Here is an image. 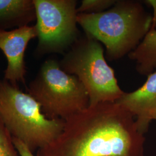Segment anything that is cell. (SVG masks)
I'll list each match as a JSON object with an SVG mask.
<instances>
[{
  "mask_svg": "<svg viewBox=\"0 0 156 156\" xmlns=\"http://www.w3.org/2000/svg\"><path fill=\"white\" fill-rule=\"evenodd\" d=\"M145 141L131 113L104 102L68 118L60 135L37 156H144Z\"/></svg>",
  "mask_w": 156,
  "mask_h": 156,
  "instance_id": "6da1fadb",
  "label": "cell"
},
{
  "mask_svg": "<svg viewBox=\"0 0 156 156\" xmlns=\"http://www.w3.org/2000/svg\"><path fill=\"white\" fill-rule=\"evenodd\" d=\"M78 25L84 35L100 42L108 61H115L133 51L151 28L152 16L134 0H117L99 13H78Z\"/></svg>",
  "mask_w": 156,
  "mask_h": 156,
  "instance_id": "7a4b0ae2",
  "label": "cell"
},
{
  "mask_svg": "<svg viewBox=\"0 0 156 156\" xmlns=\"http://www.w3.org/2000/svg\"><path fill=\"white\" fill-rule=\"evenodd\" d=\"M0 120L12 138L33 152L53 142L62 133L65 120L50 119L28 93L0 79Z\"/></svg>",
  "mask_w": 156,
  "mask_h": 156,
  "instance_id": "3957f363",
  "label": "cell"
},
{
  "mask_svg": "<svg viewBox=\"0 0 156 156\" xmlns=\"http://www.w3.org/2000/svg\"><path fill=\"white\" fill-rule=\"evenodd\" d=\"M66 73L76 76L89 97V106L115 102L125 92L120 87L113 69L106 62L105 50L97 40L84 35L59 62Z\"/></svg>",
  "mask_w": 156,
  "mask_h": 156,
  "instance_id": "277c9868",
  "label": "cell"
},
{
  "mask_svg": "<svg viewBox=\"0 0 156 156\" xmlns=\"http://www.w3.org/2000/svg\"><path fill=\"white\" fill-rule=\"evenodd\" d=\"M27 91L50 119L66 120L89 106V97L83 84L76 76L64 72L59 62L46 60Z\"/></svg>",
  "mask_w": 156,
  "mask_h": 156,
  "instance_id": "5b68a950",
  "label": "cell"
},
{
  "mask_svg": "<svg viewBox=\"0 0 156 156\" xmlns=\"http://www.w3.org/2000/svg\"><path fill=\"white\" fill-rule=\"evenodd\" d=\"M36 13L38 45L35 55L64 54L80 37L78 1L33 0Z\"/></svg>",
  "mask_w": 156,
  "mask_h": 156,
  "instance_id": "8992f818",
  "label": "cell"
},
{
  "mask_svg": "<svg viewBox=\"0 0 156 156\" xmlns=\"http://www.w3.org/2000/svg\"><path fill=\"white\" fill-rule=\"evenodd\" d=\"M35 38L37 30L35 25L0 31V50L7 61L4 79L14 86L25 84V51L30 41Z\"/></svg>",
  "mask_w": 156,
  "mask_h": 156,
  "instance_id": "52a82bcc",
  "label": "cell"
},
{
  "mask_svg": "<svg viewBox=\"0 0 156 156\" xmlns=\"http://www.w3.org/2000/svg\"><path fill=\"white\" fill-rule=\"evenodd\" d=\"M115 102L134 115L139 130L145 134L156 114V71L147 76L139 89L124 93Z\"/></svg>",
  "mask_w": 156,
  "mask_h": 156,
  "instance_id": "ba28073f",
  "label": "cell"
},
{
  "mask_svg": "<svg viewBox=\"0 0 156 156\" xmlns=\"http://www.w3.org/2000/svg\"><path fill=\"white\" fill-rule=\"evenodd\" d=\"M34 21L33 0H0V31L30 26Z\"/></svg>",
  "mask_w": 156,
  "mask_h": 156,
  "instance_id": "9c48e42d",
  "label": "cell"
},
{
  "mask_svg": "<svg viewBox=\"0 0 156 156\" xmlns=\"http://www.w3.org/2000/svg\"><path fill=\"white\" fill-rule=\"evenodd\" d=\"M136 63V70L148 76L156 70V30L151 28L135 50L128 55Z\"/></svg>",
  "mask_w": 156,
  "mask_h": 156,
  "instance_id": "30bf717a",
  "label": "cell"
},
{
  "mask_svg": "<svg viewBox=\"0 0 156 156\" xmlns=\"http://www.w3.org/2000/svg\"><path fill=\"white\" fill-rule=\"evenodd\" d=\"M117 0H83L78 7V13L94 14L106 11L110 9Z\"/></svg>",
  "mask_w": 156,
  "mask_h": 156,
  "instance_id": "8fae6325",
  "label": "cell"
},
{
  "mask_svg": "<svg viewBox=\"0 0 156 156\" xmlns=\"http://www.w3.org/2000/svg\"><path fill=\"white\" fill-rule=\"evenodd\" d=\"M0 156H20L11 134L0 120Z\"/></svg>",
  "mask_w": 156,
  "mask_h": 156,
  "instance_id": "7c38bea8",
  "label": "cell"
},
{
  "mask_svg": "<svg viewBox=\"0 0 156 156\" xmlns=\"http://www.w3.org/2000/svg\"><path fill=\"white\" fill-rule=\"evenodd\" d=\"M13 144L15 145L17 152L20 156H35L33 152L30 150V149L26 145H24L22 141L12 138Z\"/></svg>",
  "mask_w": 156,
  "mask_h": 156,
  "instance_id": "4fadbf2b",
  "label": "cell"
},
{
  "mask_svg": "<svg viewBox=\"0 0 156 156\" xmlns=\"http://www.w3.org/2000/svg\"><path fill=\"white\" fill-rule=\"evenodd\" d=\"M145 3L149 5L153 8V15L152 16V22L151 28L156 30V0H147L145 1Z\"/></svg>",
  "mask_w": 156,
  "mask_h": 156,
  "instance_id": "5bb4252c",
  "label": "cell"
},
{
  "mask_svg": "<svg viewBox=\"0 0 156 156\" xmlns=\"http://www.w3.org/2000/svg\"><path fill=\"white\" fill-rule=\"evenodd\" d=\"M153 120H156V114L154 115V117H153Z\"/></svg>",
  "mask_w": 156,
  "mask_h": 156,
  "instance_id": "9a60e30c",
  "label": "cell"
}]
</instances>
